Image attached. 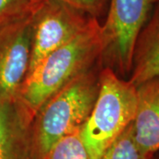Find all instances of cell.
Masks as SVG:
<instances>
[{"label":"cell","instance_id":"cell-1","mask_svg":"<svg viewBox=\"0 0 159 159\" xmlns=\"http://www.w3.org/2000/svg\"><path fill=\"white\" fill-rule=\"evenodd\" d=\"M102 51L101 24L92 18L82 32L51 52L26 76L16 101L34 118L54 94L100 63Z\"/></svg>","mask_w":159,"mask_h":159},{"label":"cell","instance_id":"cell-2","mask_svg":"<svg viewBox=\"0 0 159 159\" xmlns=\"http://www.w3.org/2000/svg\"><path fill=\"white\" fill-rule=\"evenodd\" d=\"M97 70L96 66L69 82L34 114L33 134L43 159L60 139L79 132L88 120L100 88Z\"/></svg>","mask_w":159,"mask_h":159},{"label":"cell","instance_id":"cell-3","mask_svg":"<svg viewBox=\"0 0 159 159\" xmlns=\"http://www.w3.org/2000/svg\"><path fill=\"white\" fill-rule=\"evenodd\" d=\"M136 87L108 67L100 71V88L80 135L91 159H100L111 144L134 121Z\"/></svg>","mask_w":159,"mask_h":159},{"label":"cell","instance_id":"cell-4","mask_svg":"<svg viewBox=\"0 0 159 159\" xmlns=\"http://www.w3.org/2000/svg\"><path fill=\"white\" fill-rule=\"evenodd\" d=\"M154 0H110L101 25L102 51L100 62L119 77H129L138 34L152 11Z\"/></svg>","mask_w":159,"mask_h":159},{"label":"cell","instance_id":"cell-5","mask_svg":"<svg viewBox=\"0 0 159 159\" xmlns=\"http://www.w3.org/2000/svg\"><path fill=\"white\" fill-rule=\"evenodd\" d=\"M91 19L60 0H44L31 18V54L28 74L51 52L82 32Z\"/></svg>","mask_w":159,"mask_h":159},{"label":"cell","instance_id":"cell-6","mask_svg":"<svg viewBox=\"0 0 159 159\" xmlns=\"http://www.w3.org/2000/svg\"><path fill=\"white\" fill-rule=\"evenodd\" d=\"M31 18L0 27V102L16 100L29 72Z\"/></svg>","mask_w":159,"mask_h":159},{"label":"cell","instance_id":"cell-7","mask_svg":"<svg viewBox=\"0 0 159 159\" xmlns=\"http://www.w3.org/2000/svg\"><path fill=\"white\" fill-rule=\"evenodd\" d=\"M34 118L19 102H0V159H43L33 134Z\"/></svg>","mask_w":159,"mask_h":159},{"label":"cell","instance_id":"cell-8","mask_svg":"<svg viewBox=\"0 0 159 159\" xmlns=\"http://www.w3.org/2000/svg\"><path fill=\"white\" fill-rule=\"evenodd\" d=\"M136 93L134 136L141 151L151 158L159 150V75L137 86Z\"/></svg>","mask_w":159,"mask_h":159},{"label":"cell","instance_id":"cell-9","mask_svg":"<svg viewBox=\"0 0 159 159\" xmlns=\"http://www.w3.org/2000/svg\"><path fill=\"white\" fill-rule=\"evenodd\" d=\"M159 75V1L138 34L128 80L137 87Z\"/></svg>","mask_w":159,"mask_h":159},{"label":"cell","instance_id":"cell-10","mask_svg":"<svg viewBox=\"0 0 159 159\" xmlns=\"http://www.w3.org/2000/svg\"><path fill=\"white\" fill-rule=\"evenodd\" d=\"M152 158V157H151ZM138 147L134 136L133 122L114 141L100 159H151Z\"/></svg>","mask_w":159,"mask_h":159},{"label":"cell","instance_id":"cell-11","mask_svg":"<svg viewBox=\"0 0 159 159\" xmlns=\"http://www.w3.org/2000/svg\"><path fill=\"white\" fill-rule=\"evenodd\" d=\"M44 0H0V27L31 17Z\"/></svg>","mask_w":159,"mask_h":159},{"label":"cell","instance_id":"cell-12","mask_svg":"<svg viewBox=\"0 0 159 159\" xmlns=\"http://www.w3.org/2000/svg\"><path fill=\"white\" fill-rule=\"evenodd\" d=\"M44 159H91L80 135V131L63 137L51 148Z\"/></svg>","mask_w":159,"mask_h":159},{"label":"cell","instance_id":"cell-13","mask_svg":"<svg viewBox=\"0 0 159 159\" xmlns=\"http://www.w3.org/2000/svg\"><path fill=\"white\" fill-rule=\"evenodd\" d=\"M83 11L92 18H98L107 13L110 0H60Z\"/></svg>","mask_w":159,"mask_h":159},{"label":"cell","instance_id":"cell-14","mask_svg":"<svg viewBox=\"0 0 159 159\" xmlns=\"http://www.w3.org/2000/svg\"><path fill=\"white\" fill-rule=\"evenodd\" d=\"M153 157H156L155 159H159V150L157 152V153H155L153 155ZM151 159H153V158H151Z\"/></svg>","mask_w":159,"mask_h":159},{"label":"cell","instance_id":"cell-15","mask_svg":"<svg viewBox=\"0 0 159 159\" xmlns=\"http://www.w3.org/2000/svg\"><path fill=\"white\" fill-rule=\"evenodd\" d=\"M154 1H155V3H156V2H158L159 0H154Z\"/></svg>","mask_w":159,"mask_h":159}]
</instances>
